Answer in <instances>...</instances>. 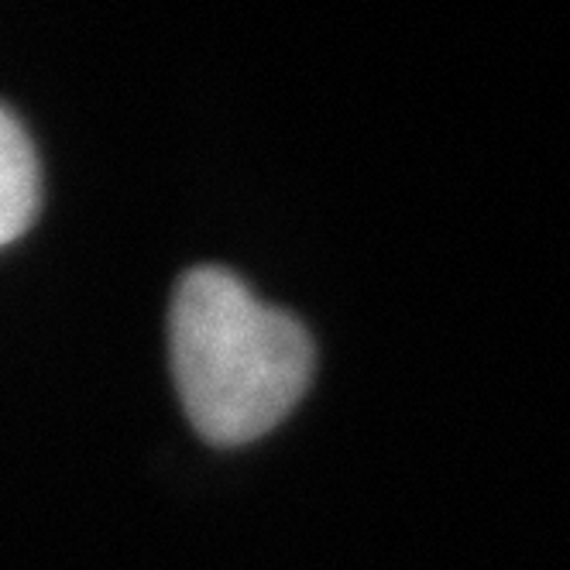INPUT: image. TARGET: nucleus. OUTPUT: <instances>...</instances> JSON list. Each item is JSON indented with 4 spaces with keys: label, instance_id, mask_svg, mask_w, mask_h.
I'll list each match as a JSON object with an SVG mask.
<instances>
[{
    "label": "nucleus",
    "instance_id": "obj_1",
    "mask_svg": "<svg viewBox=\"0 0 570 570\" xmlns=\"http://www.w3.org/2000/svg\"><path fill=\"white\" fill-rule=\"evenodd\" d=\"M169 361L189 423L214 443H248L296 410L313 375L299 323L227 268H193L169 306Z\"/></svg>",
    "mask_w": 570,
    "mask_h": 570
},
{
    "label": "nucleus",
    "instance_id": "obj_2",
    "mask_svg": "<svg viewBox=\"0 0 570 570\" xmlns=\"http://www.w3.org/2000/svg\"><path fill=\"white\" fill-rule=\"evenodd\" d=\"M42 203V173L38 155L21 120L0 104V248L18 240Z\"/></svg>",
    "mask_w": 570,
    "mask_h": 570
}]
</instances>
